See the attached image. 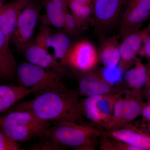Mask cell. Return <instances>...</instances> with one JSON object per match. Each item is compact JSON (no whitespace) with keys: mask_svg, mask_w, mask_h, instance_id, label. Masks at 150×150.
I'll use <instances>...</instances> for the list:
<instances>
[{"mask_svg":"<svg viewBox=\"0 0 150 150\" xmlns=\"http://www.w3.org/2000/svg\"><path fill=\"white\" fill-rule=\"evenodd\" d=\"M148 130L149 132V134H150V122H149L147 126Z\"/></svg>","mask_w":150,"mask_h":150,"instance_id":"33","label":"cell"},{"mask_svg":"<svg viewBox=\"0 0 150 150\" xmlns=\"http://www.w3.org/2000/svg\"><path fill=\"white\" fill-rule=\"evenodd\" d=\"M101 95H95L87 97L81 103L82 110L84 117L93 123L102 126L96 108V103Z\"/></svg>","mask_w":150,"mask_h":150,"instance_id":"23","label":"cell"},{"mask_svg":"<svg viewBox=\"0 0 150 150\" xmlns=\"http://www.w3.org/2000/svg\"><path fill=\"white\" fill-rule=\"evenodd\" d=\"M40 89L39 86L27 88L19 85H0V115L11 108L19 100Z\"/></svg>","mask_w":150,"mask_h":150,"instance_id":"16","label":"cell"},{"mask_svg":"<svg viewBox=\"0 0 150 150\" xmlns=\"http://www.w3.org/2000/svg\"><path fill=\"white\" fill-rule=\"evenodd\" d=\"M68 8L83 29L93 21V4H86L67 0Z\"/></svg>","mask_w":150,"mask_h":150,"instance_id":"22","label":"cell"},{"mask_svg":"<svg viewBox=\"0 0 150 150\" xmlns=\"http://www.w3.org/2000/svg\"><path fill=\"white\" fill-rule=\"evenodd\" d=\"M9 42L0 30V81L16 77L17 66Z\"/></svg>","mask_w":150,"mask_h":150,"instance_id":"17","label":"cell"},{"mask_svg":"<svg viewBox=\"0 0 150 150\" xmlns=\"http://www.w3.org/2000/svg\"><path fill=\"white\" fill-rule=\"evenodd\" d=\"M144 103L141 90L124 91L115 102L111 118L103 127L109 131L124 127L141 115Z\"/></svg>","mask_w":150,"mask_h":150,"instance_id":"4","label":"cell"},{"mask_svg":"<svg viewBox=\"0 0 150 150\" xmlns=\"http://www.w3.org/2000/svg\"><path fill=\"white\" fill-rule=\"evenodd\" d=\"M65 68L47 69L28 62H23L17 68L16 78L19 85L27 88L36 86L45 88L63 82Z\"/></svg>","mask_w":150,"mask_h":150,"instance_id":"5","label":"cell"},{"mask_svg":"<svg viewBox=\"0 0 150 150\" xmlns=\"http://www.w3.org/2000/svg\"><path fill=\"white\" fill-rule=\"evenodd\" d=\"M106 134L115 139L134 147L137 150H150V134L141 130L119 128L108 131Z\"/></svg>","mask_w":150,"mask_h":150,"instance_id":"14","label":"cell"},{"mask_svg":"<svg viewBox=\"0 0 150 150\" xmlns=\"http://www.w3.org/2000/svg\"><path fill=\"white\" fill-rule=\"evenodd\" d=\"M100 149L102 150H137L136 148L115 139L105 134L101 137Z\"/></svg>","mask_w":150,"mask_h":150,"instance_id":"24","label":"cell"},{"mask_svg":"<svg viewBox=\"0 0 150 150\" xmlns=\"http://www.w3.org/2000/svg\"><path fill=\"white\" fill-rule=\"evenodd\" d=\"M139 55L150 59V33L143 43Z\"/></svg>","mask_w":150,"mask_h":150,"instance_id":"29","label":"cell"},{"mask_svg":"<svg viewBox=\"0 0 150 150\" xmlns=\"http://www.w3.org/2000/svg\"><path fill=\"white\" fill-rule=\"evenodd\" d=\"M104 68L102 72H101L103 76L111 85H112V81L114 82L115 81L120 79L124 71L119 65L114 68Z\"/></svg>","mask_w":150,"mask_h":150,"instance_id":"27","label":"cell"},{"mask_svg":"<svg viewBox=\"0 0 150 150\" xmlns=\"http://www.w3.org/2000/svg\"><path fill=\"white\" fill-rule=\"evenodd\" d=\"M65 148L57 144L50 140L45 139V140L31 146L30 150H61Z\"/></svg>","mask_w":150,"mask_h":150,"instance_id":"28","label":"cell"},{"mask_svg":"<svg viewBox=\"0 0 150 150\" xmlns=\"http://www.w3.org/2000/svg\"><path fill=\"white\" fill-rule=\"evenodd\" d=\"M150 16V0H129L123 13L120 34L124 36L140 29Z\"/></svg>","mask_w":150,"mask_h":150,"instance_id":"9","label":"cell"},{"mask_svg":"<svg viewBox=\"0 0 150 150\" xmlns=\"http://www.w3.org/2000/svg\"><path fill=\"white\" fill-rule=\"evenodd\" d=\"M46 13L40 16L43 24L63 28L65 13L69 10L67 0H42Z\"/></svg>","mask_w":150,"mask_h":150,"instance_id":"18","label":"cell"},{"mask_svg":"<svg viewBox=\"0 0 150 150\" xmlns=\"http://www.w3.org/2000/svg\"><path fill=\"white\" fill-rule=\"evenodd\" d=\"M3 5H4V4H3L2 0H0V8H1Z\"/></svg>","mask_w":150,"mask_h":150,"instance_id":"34","label":"cell"},{"mask_svg":"<svg viewBox=\"0 0 150 150\" xmlns=\"http://www.w3.org/2000/svg\"><path fill=\"white\" fill-rule=\"evenodd\" d=\"M35 43L48 50V48L53 49L55 58L66 67L65 62L72 46L67 34L54 31L49 25L42 23L36 36Z\"/></svg>","mask_w":150,"mask_h":150,"instance_id":"8","label":"cell"},{"mask_svg":"<svg viewBox=\"0 0 150 150\" xmlns=\"http://www.w3.org/2000/svg\"><path fill=\"white\" fill-rule=\"evenodd\" d=\"M33 0H13L0 8V30L10 40L22 11Z\"/></svg>","mask_w":150,"mask_h":150,"instance_id":"13","label":"cell"},{"mask_svg":"<svg viewBox=\"0 0 150 150\" xmlns=\"http://www.w3.org/2000/svg\"><path fill=\"white\" fill-rule=\"evenodd\" d=\"M22 53L27 62L38 67L52 69H63L66 67L48 49L35 43H30Z\"/></svg>","mask_w":150,"mask_h":150,"instance_id":"15","label":"cell"},{"mask_svg":"<svg viewBox=\"0 0 150 150\" xmlns=\"http://www.w3.org/2000/svg\"><path fill=\"white\" fill-rule=\"evenodd\" d=\"M134 66L128 69L125 73V82L131 89L141 90L145 87L147 81V68L141 59H136Z\"/></svg>","mask_w":150,"mask_h":150,"instance_id":"20","label":"cell"},{"mask_svg":"<svg viewBox=\"0 0 150 150\" xmlns=\"http://www.w3.org/2000/svg\"><path fill=\"white\" fill-rule=\"evenodd\" d=\"M124 91L112 92L102 95L97 102V110L102 122V127L111 118L115 102Z\"/></svg>","mask_w":150,"mask_h":150,"instance_id":"21","label":"cell"},{"mask_svg":"<svg viewBox=\"0 0 150 150\" xmlns=\"http://www.w3.org/2000/svg\"><path fill=\"white\" fill-rule=\"evenodd\" d=\"M24 150L0 128V150Z\"/></svg>","mask_w":150,"mask_h":150,"instance_id":"26","label":"cell"},{"mask_svg":"<svg viewBox=\"0 0 150 150\" xmlns=\"http://www.w3.org/2000/svg\"><path fill=\"white\" fill-rule=\"evenodd\" d=\"M148 79L146 83L145 86V92L148 100H150V62L149 63V67H147Z\"/></svg>","mask_w":150,"mask_h":150,"instance_id":"31","label":"cell"},{"mask_svg":"<svg viewBox=\"0 0 150 150\" xmlns=\"http://www.w3.org/2000/svg\"><path fill=\"white\" fill-rule=\"evenodd\" d=\"M76 2L82 3L86 4H93L95 0H69Z\"/></svg>","mask_w":150,"mask_h":150,"instance_id":"32","label":"cell"},{"mask_svg":"<svg viewBox=\"0 0 150 150\" xmlns=\"http://www.w3.org/2000/svg\"><path fill=\"white\" fill-rule=\"evenodd\" d=\"M51 126V122L41 120L30 111L8 110L0 115V128L17 142L43 137Z\"/></svg>","mask_w":150,"mask_h":150,"instance_id":"3","label":"cell"},{"mask_svg":"<svg viewBox=\"0 0 150 150\" xmlns=\"http://www.w3.org/2000/svg\"><path fill=\"white\" fill-rule=\"evenodd\" d=\"M141 115L144 120L150 122V100H148L147 102H144Z\"/></svg>","mask_w":150,"mask_h":150,"instance_id":"30","label":"cell"},{"mask_svg":"<svg viewBox=\"0 0 150 150\" xmlns=\"http://www.w3.org/2000/svg\"><path fill=\"white\" fill-rule=\"evenodd\" d=\"M41 4L37 0L32 1L22 11L16 29L12 38L17 50L22 52L30 43L38 21L40 18Z\"/></svg>","mask_w":150,"mask_h":150,"instance_id":"6","label":"cell"},{"mask_svg":"<svg viewBox=\"0 0 150 150\" xmlns=\"http://www.w3.org/2000/svg\"><path fill=\"white\" fill-rule=\"evenodd\" d=\"M53 123L54 126L48 128L43 138L65 148L93 150L98 138L105 134L102 130L86 123L72 121Z\"/></svg>","mask_w":150,"mask_h":150,"instance_id":"2","label":"cell"},{"mask_svg":"<svg viewBox=\"0 0 150 150\" xmlns=\"http://www.w3.org/2000/svg\"><path fill=\"white\" fill-rule=\"evenodd\" d=\"M98 53L99 61L104 67L114 68L118 66L121 59L118 37L112 36L105 39Z\"/></svg>","mask_w":150,"mask_h":150,"instance_id":"19","label":"cell"},{"mask_svg":"<svg viewBox=\"0 0 150 150\" xmlns=\"http://www.w3.org/2000/svg\"><path fill=\"white\" fill-rule=\"evenodd\" d=\"M126 0H95L93 22L100 30H107L117 21Z\"/></svg>","mask_w":150,"mask_h":150,"instance_id":"11","label":"cell"},{"mask_svg":"<svg viewBox=\"0 0 150 150\" xmlns=\"http://www.w3.org/2000/svg\"><path fill=\"white\" fill-rule=\"evenodd\" d=\"M63 29L68 34L76 35L83 29L79 21L69 10L65 13Z\"/></svg>","mask_w":150,"mask_h":150,"instance_id":"25","label":"cell"},{"mask_svg":"<svg viewBox=\"0 0 150 150\" xmlns=\"http://www.w3.org/2000/svg\"><path fill=\"white\" fill-rule=\"evenodd\" d=\"M150 33V29L148 26L123 36V40L119 44L121 59L118 65L124 71L129 69L134 63L143 43Z\"/></svg>","mask_w":150,"mask_h":150,"instance_id":"10","label":"cell"},{"mask_svg":"<svg viewBox=\"0 0 150 150\" xmlns=\"http://www.w3.org/2000/svg\"><path fill=\"white\" fill-rule=\"evenodd\" d=\"M99 61L98 51L93 44L88 40H81L71 46L65 66L85 73L94 69Z\"/></svg>","mask_w":150,"mask_h":150,"instance_id":"7","label":"cell"},{"mask_svg":"<svg viewBox=\"0 0 150 150\" xmlns=\"http://www.w3.org/2000/svg\"><path fill=\"white\" fill-rule=\"evenodd\" d=\"M80 74L78 79L79 95L87 97L112 92V85L104 79L101 72L93 69Z\"/></svg>","mask_w":150,"mask_h":150,"instance_id":"12","label":"cell"},{"mask_svg":"<svg viewBox=\"0 0 150 150\" xmlns=\"http://www.w3.org/2000/svg\"><path fill=\"white\" fill-rule=\"evenodd\" d=\"M34 94L33 99L19 103L10 110L30 111L41 120L53 123L72 121L85 123L77 90L67 88L61 82Z\"/></svg>","mask_w":150,"mask_h":150,"instance_id":"1","label":"cell"}]
</instances>
